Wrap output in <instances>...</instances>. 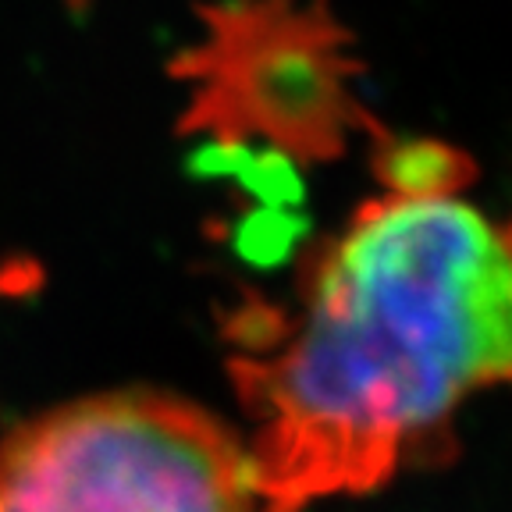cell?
Masks as SVG:
<instances>
[{"mask_svg":"<svg viewBox=\"0 0 512 512\" xmlns=\"http://www.w3.org/2000/svg\"><path fill=\"white\" fill-rule=\"evenodd\" d=\"M377 175L278 338L232 360L260 512L381 488L512 384V221L466 200L470 160L438 139L381 136Z\"/></svg>","mask_w":512,"mask_h":512,"instance_id":"6da1fadb","label":"cell"},{"mask_svg":"<svg viewBox=\"0 0 512 512\" xmlns=\"http://www.w3.org/2000/svg\"><path fill=\"white\" fill-rule=\"evenodd\" d=\"M0 512H260L246 441L153 388L47 409L0 441Z\"/></svg>","mask_w":512,"mask_h":512,"instance_id":"7a4b0ae2","label":"cell"},{"mask_svg":"<svg viewBox=\"0 0 512 512\" xmlns=\"http://www.w3.org/2000/svg\"><path fill=\"white\" fill-rule=\"evenodd\" d=\"M200 18L203 40L175 64L192 82L189 125L264 136L303 157L338 153L352 128L377 132L352 96L363 72L352 32L328 0H221Z\"/></svg>","mask_w":512,"mask_h":512,"instance_id":"3957f363","label":"cell"}]
</instances>
